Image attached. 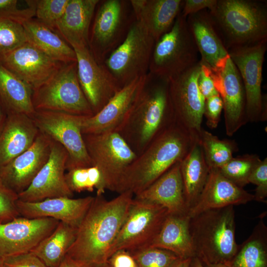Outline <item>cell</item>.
<instances>
[{
	"mask_svg": "<svg viewBox=\"0 0 267 267\" xmlns=\"http://www.w3.org/2000/svg\"><path fill=\"white\" fill-rule=\"evenodd\" d=\"M261 161L258 155L247 154L232 157L218 169L232 182L243 188L249 183V178L252 172Z\"/></svg>",
	"mask_w": 267,
	"mask_h": 267,
	"instance_id": "8d00e7d4",
	"label": "cell"
},
{
	"mask_svg": "<svg viewBox=\"0 0 267 267\" xmlns=\"http://www.w3.org/2000/svg\"><path fill=\"white\" fill-rule=\"evenodd\" d=\"M209 168L219 169L232 157L238 149L236 142L228 139H220L208 131L202 129L198 137Z\"/></svg>",
	"mask_w": 267,
	"mask_h": 267,
	"instance_id": "e575fe53",
	"label": "cell"
},
{
	"mask_svg": "<svg viewBox=\"0 0 267 267\" xmlns=\"http://www.w3.org/2000/svg\"><path fill=\"white\" fill-rule=\"evenodd\" d=\"M32 100L36 111L94 115L79 81L77 62L63 64L47 81L33 89Z\"/></svg>",
	"mask_w": 267,
	"mask_h": 267,
	"instance_id": "8992f818",
	"label": "cell"
},
{
	"mask_svg": "<svg viewBox=\"0 0 267 267\" xmlns=\"http://www.w3.org/2000/svg\"><path fill=\"white\" fill-rule=\"evenodd\" d=\"M175 121L169 80L148 73L144 88L119 133L138 155Z\"/></svg>",
	"mask_w": 267,
	"mask_h": 267,
	"instance_id": "3957f363",
	"label": "cell"
},
{
	"mask_svg": "<svg viewBox=\"0 0 267 267\" xmlns=\"http://www.w3.org/2000/svg\"><path fill=\"white\" fill-rule=\"evenodd\" d=\"M168 214L167 210L160 205L134 197L112 245L109 258L119 250L133 253L150 247Z\"/></svg>",
	"mask_w": 267,
	"mask_h": 267,
	"instance_id": "30bf717a",
	"label": "cell"
},
{
	"mask_svg": "<svg viewBox=\"0 0 267 267\" xmlns=\"http://www.w3.org/2000/svg\"><path fill=\"white\" fill-rule=\"evenodd\" d=\"M18 195L7 186L0 178V223L6 222L20 216L16 202Z\"/></svg>",
	"mask_w": 267,
	"mask_h": 267,
	"instance_id": "b9f144b4",
	"label": "cell"
},
{
	"mask_svg": "<svg viewBox=\"0 0 267 267\" xmlns=\"http://www.w3.org/2000/svg\"><path fill=\"white\" fill-rule=\"evenodd\" d=\"M22 26L27 42L52 59L62 64L77 62L74 49L53 30L34 18Z\"/></svg>",
	"mask_w": 267,
	"mask_h": 267,
	"instance_id": "f546056e",
	"label": "cell"
},
{
	"mask_svg": "<svg viewBox=\"0 0 267 267\" xmlns=\"http://www.w3.org/2000/svg\"><path fill=\"white\" fill-rule=\"evenodd\" d=\"M222 110L223 102L220 94L205 99L203 116L206 119L208 128L214 129L218 127Z\"/></svg>",
	"mask_w": 267,
	"mask_h": 267,
	"instance_id": "ee69618b",
	"label": "cell"
},
{
	"mask_svg": "<svg viewBox=\"0 0 267 267\" xmlns=\"http://www.w3.org/2000/svg\"><path fill=\"white\" fill-rule=\"evenodd\" d=\"M26 42L22 25L0 17V56Z\"/></svg>",
	"mask_w": 267,
	"mask_h": 267,
	"instance_id": "ab89813d",
	"label": "cell"
},
{
	"mask_svg": "<svg viewBox=\"0 0 267 267\" xmlns=\"http://www.w3.org/2000/svg\"><path fill=\"white\" fill-rule=\"evenodd\" d=\"M199 55L186 18L180 13L170 30L155 42L149 73L169 80L197 64Z\"/></svg>",
	"mask_w": 267,
	"mask_h": 267,
	"instance_id": "ba28073f",
	"label": "cell"
},
{
	"mask_svg": "<svg viewBox=\"0 0 267 267\" xmlns=\"http://www.w3.org/2000/svg\"><path fill=\"white\" fill-rule=\"evenodd\" d=\"M180 171L185 201L189 212L201 194L210 171L203 149L198 141L180 162Z\"/></svg>",
	"mask_w": 267,
	"mask_h": 267,
	"instance_id": "4dcf8cb0",
	"label": "cell"
},
{
	"mask_svg": "<svg viewBox=\"0 0 267 267\" xmlns=\"http://www.w3.org/2000/svg\"><path fill=\"white\" fill-rule=\"evenodd\" d=\"M199 62L169 80V92L175 121L198 137L201 131L205 99L200 91Z\"/></svg>",
	"mask_w": 267,
	"mask_h": 267,
	"instance_id": "5bb4252c",
	"label": "cell"
},
{
	"mask_svg": "<svg viewBox=\"0 0 267 267\" xmlns=\"http://www.w3.org/2000/svg\"><path fill=\"white\" fill-rule=\"evenodd\" d=\"M198 141L176 121L160 134L127 168L115 192H141L180 162Z\"/></svg>",
	"mask_w": 267,
	"mask_h": 267,
	"instance_id": "7a4b0ae2",
	"label": "cell"
},
{
	"mask_svg": "<svg viewBox=\"0 0 267 267\" xmlns=\"http://www.w3.org/2000/svg\"><path fill=\"white\" fill-rule=\"evenodd\" d=\"M59 221L49 218L19 216L0 223V252L4 257L30 252L50 234Z\"/></svg>",
	"mask_w": 267,
	"mask_h": 267,
	"instance_id": "ac0fdd59",
	"label": "cell"
},
{
	"mask_svg": "<svg viewBox=\"0 0 267 267\" xmlns=\"http://www.w3.org/2000/svg\"><path fill=\"white\" fill-rule=\"evenodd\" d=\"M94 198L91 196L76 199L60 197L37 202L18 199L16 205L20 216L29 219L52 218L78 228Z\"/></svg>",
	"mask_w": 267,
	"mask_h": 267,
	"instance_id": "7402d4cb",
	"label": "cell"
},
{
	"mask_svg": "<svg viewBox=\"0 0 267 267\" xmlns=\"http://www.w3.org/2000/svg\"><path fill=\"white\" fill-rule=\"evenodd\" d=\"M253 200L254 194L232 182L218 169H212L201 194L188 215L190 218L206 210L246 204Z\"/></svg>",
	"mask_w": 267,
	"mask_h": 267,
	"instance_id": "cb8c5ba5",
	"label": "cell"
},
{
	"mask_svg": "<svg viewBox=\"0 0 267 267\" xmlns=\"http://www.w3.org/2000/svg\"><path fill=\"white\" fill-rule=\"evenodd\" d=\"M189 232L195 257L204 266L227 265L238 246L234 206L210 209L190 217Z\"/></svg>",
	"mask_w": 267,
	"mask_h": 267,
	"instance_id": "277c9868",
	"label": "cell"
},
{
	"mask_svg": "<svg viewBox=\"0 0 267 267\" xmlns=\"http://www.w3.org/2000/svg\"><path fill=\"white\" fill-rule=\"evenodd\" d=\"M186 20L200 55V61L213 70L222 67L229 54L209 10L190 14Z\"/></svg>",
	"mask_w": 267,
	"mask_h": 267,
	"instance_id": "603a6c76",
	"label": "cell"
},
{
	"mask_svg": "<svg viewBox=\"0 0 267 267\" xmlns=\"http://www.w3.org/2000/svg\"><path fill=\"white\" fill-rule=\"evenodd\" d=\"M58 267H95L92 265L76 260L67 255Z\"/></svg>",
	"mask_w": 267,
	"mask_h": 267,
	"instance_id": "681fc988",
	"label": "cell"
},
{
	"mask_svg": "<svg viewBox=\"0 0 267 267\" xmlns=\"http://www.w3.org/2000/svg\"><path fill=\"white\" fill-rule=\"evenodd\" d=\"M50 140V153L47 161L29 186L18 194L19 200L37 202L47 198L73 196L65 177L68 153L61 144Z\"/></svg>",
	"mask_w": 267,
	"mask_h": 267,
	"instance_id": "e0dca14e",
	"label": "cell"
},
{
	"mask_svg": "<svg viewBox=\"0 0 267 267\" xmlns=\"http://www.w3.org/2000/svg\"><path fill=\"white\" fill-rule=\"evenodd\" d=\"M50 142L49 137L39 131L27 150L0 167V178L3 183L18 195L26 190L47 161Z\"/></svg>",
	"mask_w": 267,
	"mask_h": 267,
	"instance_id": "44dd1931",
	"label": "cell"
},
{
	"mask_svg": "<svg viewBox=\"0 0 267 267\" xmlns=\"http://www.w3.org/2000/svg\"><path fill=\"white\" fill-rule=\"evenodd\" d=\"M106 267H139L132 255L126 250L114 253L105 263Z\"/></svg>",
	"mask_w": 267,
	"mask_h": 267,
	"instance_id": "7dc6e473",
	"label": "cell"
},
{
	"mask_svg": "<svg viewBox=\"0 0 267 267\" xmlns=\"http://www.w3.org/2000/svg\"><path fill=\"white\" fill-rule=\"evenodd\" d=\"M0 62L32 89L50 78L64 64L26 42L0 56Z\"/></svg>",
	"mask_w": 267,
	"mask_h": 267,
	"instance_id": "d6986e66",
	"label": "cell"
},
{
	"mask_svg": "<svg viewBox=\"0 0 267 267\" xmlns=\"http://www.w3.org/2000/svg\"><path fill=\"white\" fill-rule=\"evenodd\" d=\"M80 116L42 110H35L30 116L41 133L59 143L66 150V171L92 166L82 134Z\"/></svg>",
	"mask_w": 267,
	"mask_h": 267,
	"instance_id": "4fadbf2b",
	"label": "cell"
},
{
	"mask_svg": "<svg viewBox=\"0 0 267 267\" xmlns=\"http://www.w3.org/2000/svg\"><path fill=\"white\" fill-rule=\"evenodd\" d=\"M217 0H183L180 14L186 18L188 15L204 9H211Z\"/></svg>",
	"mask_w": 267,
	"mask_h": 267,
	"instance_id": "c3c4849f",
	"label": "cell"
},
{
	"mask_svg": "<svg viewBox=\"0 0 267 267\" xmlns=\"http://www.w3.org/2000/svg\"><path fill=\"white\" fill-rule=\"evenodd\" d=\"M189 267H204L200 261L196 257L191 258Z\"/></svg>",
	"mask_w": 267,
	"mask_h": 267,
	"instance_id": "f5cc1de1",
	"label": "cell"
},
{
	"mask_svg": "<svg viewBox=\"0 0 267 267\" xmlns=\"http://www.w3.org/2000/svg\"><path fill=\"white\" fill-rule=\"evenodd\" d=\"M130 191L110 200L96 195L77 228L75 240L67 255L97 267L105 264L109 252L134 199Z\"/></svg>",
	"mask_w": 267,
	"mask_h": 267,
	"instance_id": "6da1fadb",
	"label": "cell"
},
{
	"mask_svg": "<svg viewBox=\"0 0 267 267\" xmlns=\"http://www.w3.org/2000/svg\"><path fill=\"white\" fill-rule=\"evenodd\" d=\"M0 257H3L2 256L1 254L0 253Z\"/></svg>",
	"mask_w": 267,
	"mask_h": 267,
	"instance_id": "6f0895ef",
	"label": "cell"
},
{
	"mask_svg": "<svg viewBox=\"0 0 267 267\" xmlns=\"http://www.w3.org/2000/svg\"><path fill=\"white\" fill-rule=\"evenodd\" d=\"M32 95V89L0 62V103L7 115L30 117L35 111Z\"/></svg>",
	"mask_w": 267,
	"mask_h": 267,
	"instance_id": "1f68e13d",
	"label": "cell"
},
{
	"mask_svg": "<svg viewBox=\"0 0 267 267\" xmlns=\"http://www.w3.org/2000/svg\"><path fill=\"white\" fill-rule=\"evenodd\" d=\"M204 267H229L228 265L225 264H216L214 265H210L207 266H204Z\"/></svg>",
	"mask_w": 267,
	"mask_h": 267,
	"instance_id": "db71d44e",
	"label": "cell"
},
{
	"mask_svg": "<svg viewBox=\"0 0 267 267\" xmlns=\"http://www.w3.org/2000/svg\"><path fill=\"white\" fill-rule=\"evenodd\" d=\"M256 185L254 200L267 203V158H265L257 165L252 172L249 183Z\"/></svg>",
	"mask_w": 267,
	"mask_h": 267,
	"instance_id": "7bdbcfd3",
	"label": "cell"
},
{
	"mask_svg": "<svg viewBox=\"0 0 267 267\" xmlns=\"http://www.w3.org/2000/svg\"><path fill=\"white\" fill-rule=\"evenodd\" d=\"M83 137L92 166L102 174L105 189L115 191L121 177L137 155L118 132Z\"/></svg>",
	"mask_w": 267,
	"mask_h": 267,
	"instance_id": "7c38bea8",
	"label": "cell"
},
{
	"mask_svg": "<svg viewBox=\"0 0 267 267\" xmlns=\"http://www.w3.org/2000/svg\"><path fill=\"white\" fill-rule=\"evenodd\" d=\"M134 198L160 205L167 210L169 214H188L180 162L174 165L145 189L134 195Z\"/></svg>",
	"mask_w": 267,
	"mask_h": 267,
	"instance_id": "d4e9b609",
	"label": "cell"
},
{
	"mask_svg": "<svg viewBox=\"0 0 267 267\" xmlns=\"http://www.w3.org/2000/svg\"><path fill=\"white\" fill-rule=\"evenodd\" d=\"M4 267H47L31 252L3 257Z\"/></svg>",
	"mask_w": 267,
	"mask_h": 267,
	"instance_id": "f6af8a7d",
	"label": "cell"
},
{
	"mask_svg": "<svg viewBox=\"0 0 267 267\" xmlns=\"http://www.w3.org/2000/svg\"><path fill=\"white\" fill-rule=\"evenodd\" d=\"M228 265L229 267H267V226L263 219L241 244Z\"/></svg>",
	"mask_w": 267,
	"mask_h": 267,
	"instance_id": "836d02e7",
	"label": "cell"
},
{
	"mask_svg": "<svg viewBox=\"0 0 267 267\" xmlns=\"http://www.w3.org/2000/svg\"><path fill=\"white\" fill-rule=\"evenodd\" d=\"M191 258L180 259L174 267H189Z\"/></svg>",
	"mask_w": 267,
	"mask_h": 267,
	"instance_id": "816d5d0a",
	"label": "cell"
},
{
	"mask_svg": "<svg viewBox=\"0 0 267 267\" xmlns=\"http://www.w3.org/2000/svg\"><path fill=\"white\" fill-rule=\"evenodd\" d=\"M65 177L67 184L73 193L92 192L96 189V195H102L106 190L102 174L95 166L68 170Z\"/></svg>",
	"mask_w": 267,
	"mask_h": 267,
	"instance_id": "d590c367",
	"label": "cell"
},
{
	"mask_svg": "<svg viewBox=\"0 0 267 267\" xmlns=\"http://www.w3.org/2000/svg\"><path fill=\"white\" fill-rule=\"evenodd\" d=\"M7 117V114L0 103V133H1Z\"/></svg>",
	"mask_w": 267,
	"mask_h": 267,
	"instance_id": "f907efd6",
	"label": "cell"
},
{
	"mask_svg": "<svg viewBox=\"0 0 267 267\" xmlns=\"http://www.w3.org/2000/svg\"><path fill=\"white\" fill-rule=\"evenodd\" d=\"M188 214H168L150 247L169 250L180 259L195 257L189 232Z\"/></svg>",
	"mask_w": 267,
	"mask_h": 267,
	"instance_id": "f1b7e54d",
	"label": "cell"
},
{
	"mask_svg": "<svg viewBox=\"0 0 267 267\" xmlns=\"http://www.w3.org/2000/svg\"><path fill=\"white\" fill-rule=\"evenodd\" d=\"M211 76L222 100L225 133L232 136L248 122L241 76L229 55L222 67L211 70Z\"/></svg>",
	"mask_w": 267,
	"mask_h": 267,
	"instance_id": "2e32d148",
	"label": "cell"
},
{
	"mask_svg": "<svg viewBox=\"0 0 267 267\" xmlns=\"http://www.w3.org/2000/svg\"><path fill=\"white\" fill-rule=\"evenodd\" d=\"M148 74L121 88L101 110L92 116H80L82 134L120 133L144 88Z\"/></svg>",
	"mask_w": 267,
	"mask_h": 267,
	"instance_id": "9a60e30c",
	"label": "cell"
},
{
	"mask_svg": "<svg viewBox=\"0 0 267 267\" xmlns=\"http://www.w3.org/2000/svg\"><path fill=\"white\" fill-rule=\"evenodd\" d=\"M0 267H4L3 264V257H0Z\"/></svg>",
	"mask_w": 267,
	"mask_h": 267,
	"instance_id": "11a10c76",
	"label": "cell"
},
{
	"mask_svg": "<svg viewBox=\"0 0 267 267\" xmlns=\"http://www.w3.org/2000/svg\"><path fill=\"white\" fill-rule=\"evenodd\" d=\"M267 49V41H264L228 50L242 80L246 116L251 123L267 120V95L262 93L263 66Z\"/></svg>",
	"mask_w": 267,
	"mask_h": 267,
	"instance_id": "8fae6325",
	"label": "cell"
},
{
	"mask_svg": "<svg viewBox=\"0 0 267 267\" xmlns=\"http://www.w3.org/2000/svg\"><path fill=\"white\" fill-rule=\"evenodd\" d=\"M130 253L139 267H174L180 259L169 250L153 247Z\"/></svg>",
	"mask_w": 267,
	"mask_h": 267,
	"instance_id": "f35d334b",
	"label": "cell"
},
{
	"mask_svg": "<svg viewBox=\"0 0 267 267\" xmlns=\"http://www.w3.org/2000/svg\"><path fill=\"white\" fill-rule=\"evenodd\" d=\"M135 20L155 42L173 27L183 0H130Z\"/></svg>",
	"mask_w": 267,
	"mask_h": 267,
	"instance_id": "4316f807",
	"label": "cell"
},
{
	"mask_svg": "<svg viewBox=\"0 0 267 267\" xmlns=\"http://www.w3.org/2000/svg\"><path fill=\"white\" fill-rule=\"evenodd\" d=\"M155 43L142 25L135 20L124 41L102 64L120 89L149 73Z\"/></svg>",
	"mask_w": 267,
	"mask_h": 267,
	"instance_id": "9c48e42d",
	"label": "cell"
},
{
	"mask_svg": "<svg viewBox=\"0 0 267 267\" xmlns=\"http://www.w3.org/2000/svg\"><path fill=\"white\" fill-rule=\"evenodd\" d=\"M73 48L77 57L80 84L95 114L120 89L103 65L95 60L89 47Z\"/></svg>",
	"mask_w": 267,
	"mask_h": 267,
	"instance_id": "ffe728a7",
	"label": "cell"
},
{
	"mask_svg": "<svg viewBox=\"0 0 267 267\" xmlns=\"http://www.w3.org/2000/svg\"><path fill=\"white\" fill-rule=\"evenodd\" d=\"M27 7L20 8L17 0H0V17L23 25L35 17V10L26 0Z\"/></svg>",
	"mask_w": 267,
	"mask_h": 267,
	"instance_id": "60d3db41",
	"label": "cell"
},
{
	"mask_svg": "<svg viewBox=\"0 0 267 267\" xmlns=\"http://www.w3.org/2000/svg\"><path fill=\"white\" fill-rule=\"evenodd\" d=\"M200 63L201 69L198 79V85L200 92L206 99L219 94L211 77L210 68L200 61Z\"/></svg>",
	"mask_w": 267,
	"mask_h": 267,
	"instance_id": "bcb514c9",
	"label": "cell"
},
{
	"mask_svg": "<svg viewBox=\"0 0 267 267\" xmlns=\"http://www.w3.org/2000/svg\"><path fill=\"white\" fill-rule=\"evenodd\" d=\"M34 8L35 17L40 22L55 31L69 0H27Z\"/></svg>",
	"mask_w": 267,
	"mask_h": 267,
	"instance_id": "74e56055",
	"label": "cell"
},
{
	"mask_svg": "<svg viewBox=\"0 0 267 267\" xmlns=\"http://www.w3.org/2000/svg\"><path fill=\"white\" fill-rule=\"evenodd\" d=\"M227 51L267 41V1L217 0L208 10Z\"/></svg>",
	"mask_w": 267,
	"mask_h": 267,
	"instance_id": "5b68a950",
	"label": "cell"
},
{
	"mask_svg": "<svg viewBox=\"0 0 267 267\" xmlns=\"http://www.w3.org/2000/svg\"><path fill=\"white\" fill-rule=\"evenodd\" d=\"M135 20L130 0H99L89 38V50L99 64L124 41Z\"/></svg>",
	"mask_w": 267,
	"mask_h": 267,
	"instance_id": "52a82bcc",
	"label": "cell"
},
{
	"mask_svg": "<svg viewBox=\"0 0 267 267\" xmlns=\"http://www.w3.org/2000/svg\"><path fill=\"white\" fill-rule=\"evenodd\" d=\"M77 228L59 222L54 230L30 252L47 267H58L74 243Z\"/></svg>",
	"mask_w": 267,
	"mask_h": 267,
	"instance_id": "d6a6232c",
	"label": "cell"
},
{
	"mask_svg": "<svg viewBox=\"0 0 267 267\" xmlns=\"http://www.w3.org/2000/svg\"><path fill=\"white\" fill-rule=\"evenodd\" d=\"M39 132L29 116L8 114L0 133V167L27 150L34 143Z\"/></svg>",
	"mask_w": 267,
	"mask_h": 267,
	"instance_id": "83f0119b",
	"label": "cell"
},
{
	"mask_svg": "<svg viewBox=\"0 0 267 267\" xmlns=\"http://www.w3.org/2000/svg\"><path fill=\"white\" fill-rule=\"evenodd\" d=\"M106 267V266H105V264H104V265H101V266H97V267Z\"/></svg>",
	"mask_w": 267,
	"mask_h": 267,
	"instance_id": "9f6ffc18",
	"label": "cell"
},
{
	"mask_svg": "<svg viewBox=\"0 0 267 267\" xmlns=\"http://www.w3.org/2000/svg\"><path fill=\"white\" fill-rule=\"evenodd\" d=\"M99 0H69L55 32L72 48L89 47V33Z\"/></svg>",
	"mask_w": 267,
	"mask_h": 267,
	"instance_id": "484cf974",
	"label": "cell"
}]
</instances>
